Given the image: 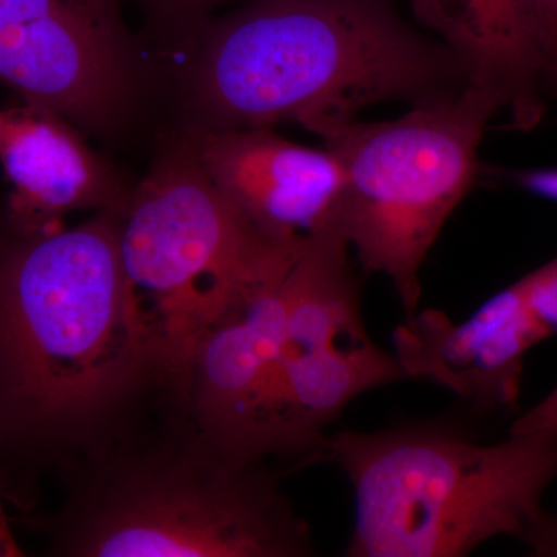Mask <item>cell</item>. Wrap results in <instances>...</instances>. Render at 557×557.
<instances>
[{"label":"cell","instance_id":"7c38bea8","mask_svg":"<svg viewBox=\"0 0 557 557\" xmlns=\"http://www.w3.org/2000/svg\"><path fill=\"white\" fill-rule=\"evenodd\" d=\"M417 21L458 58L471 86L490 91L511 127L534 129L544 116L545 73L527 0H410Z\"/></svg>","mask_w":557,"mask_h":557},{"label":"cell","instance_id":"ac0fdd59","mask_svg":"<svg viewBox=\"0 0 557 557\" xmlns=\"http://www.w3.org/2000/svg\"><path fill=\"white\" fill-rule=\"evenodd\" d=\"M553 84H555V86L557 87V79H556V81H555V83H553Z\"/></svg>","mask_w":557,"mask_h":557},{"label":"cell","instance_id":"4fadbf2b","mask_svg":"<svg viewBox=\"0 0 557 557\" xmlns=\"http://www.w3.org/2000/svg\"><path fill=\"white\" fill-rule=\"evenodd\" d=\"M527 10L545 83L553 84L557 79V0H527Z\"/></svg>","mask_w":557,"mask_h":557},{"label":"cell","instance_id":"8992f818","mask_svg":"<svg viewBox=\"0 0 557 557\" xmlns=\"http://www.w3.org/2000/svg\"><path fill=\"white\" fill-rule=\"evenodd\" d=\"M67 548L86 557H299L310 528L256 461L146 458L79 509Z\"/></svg>","mask_w":557,"mask_h":557},{"label":"cell","instance_id":"7a4b0ae2","mask_svg":"<svg viewBox=\"0 0 557 557\" xmlns=\"http://www.w3.org/2000/svg\"><path fill=\"white\" fill-rule=\"evenodd\" d=\"M119 211L22 234L0 255V410L27 431L100 416L150 368L121 262Z\"/></svg>","mask_w":557,"mask_h":557},{"label":"cell","instance_id":"52a82bcc","mask_svg":"<svg viewBox=\"0 0 557 557\" xmlns=\"http://www.w3.org/2000/svg\"><path fill=\"white\" fill-rule=\"evenodd\" d=\"M0 84L84 129L119 126L138 84L121 0H0Z\"/></svg>","mask_w":557,"mask_h":557},{"label":"cell","instance_id":"9c48e42d","mask_svg":"<svg viewBox=\"0 0 557 557\" xmlns=\"http://www.w3.org/2000/svg\"><path fill=\"white\" fill-rule=\"evenodd\" d=\"M285 278L231 306L201 336L182 387L211 446L262 457V426L285 333Z\"/></svg>","mask_w":557,"mask_h":557},{"label":"cell","instance_id":"2e32d148","mask_svg":"<svg viewBox=\"0 0 557 557\" xmlns=\"http://www.w3.org/2000/svg\"><path fill=\"white\" fill-rule=\"evenodd\" d=\"M516 180L534 196L557 201V170L522 171L516 175Z\"/></svg>","mask_w":557,"mask_h":557},{"label":"cell","instance_id":"e0dca14e","mask_svg":"<svg viewBox=\"0 0 557 557\" xmlns=\"http://www.w3.org/2000/svg\"><path fill=\"white\" fill-rule=\"evenodd\" d=\"M20 556H22L20 545L14 541L9 520H7L5 511L2 508V502H0V557Z\"/></svg>","mask_w":557,"mask_h":557},{"label":"cell","instance_id":"6da1fadb","mask_svg":"<svg viewBox=\"0 0 557 557\" xmlns=\"http://www.w3.org/2000/svg\"><path fill=\"white\" fill-rule=\"evenodd\" d=\"M197 32L190 134L355 119L379 102L417 106L469 86L456 54L409 27L395 0H245Z\"/></svg>","mask_w":557,"mask_h":557},{"label":"cell","instance_id":"5b68a950","mask_svg":"<svg viewBox=\"0 0 557 557\" xmlns=\"http://www.w3.org/2000/svg\"><path fill=\"white\" fill-rule=\"evenodd\" d=\"M498 110L493 94L469 84L394 121L302 124L343 166L336 219L350 247L366 270L391 278L408 317L420 304L424 259L474 182L479 146Z\"/></svg>","mask_w":557,"mask_h":557},{"label":"cell","instance_id":"ba28073f","mask_svg":"<svg viewBox=\"0 0 557 557\" xmlns=\"http://www.w3.org/2000/svg\"><path fill=\"white\" fill-rule=\"evenodd\" d=\"M549 338L520 277L460 324L438 310L409 314L395 329L394 355L406 379L432 381L494 410L516 406L527 354Z\"/></svg>","mask_w":557,"mask_h":557},{"label":"cell","instance_id":"277c9868","mask_svg":"<svg viewBox=\"0 0 557 557\" xmlns=\"http://www.w3.org/2000/svg\"><path fill=\"white\" fill-rule=\"evenodd\" d=\"M121 262L150 368L182 386L220 314L284 281L306 247L267 236L174 143L119 211Z\"/></svg>","mask_w":557,"mask_h":557},{"label":"cell","instance_id":"8fae6325","mask_svg":"<svg viewBox=\"0 0 557 557\" xmlns=\"http://www.w3.org/2000/svg\"><path fill=\"white\" fill-rule=\"evenodd\" d=\"M0 163L21 234L61 228L78 209L119 211L131 194L70 121L36 106L0 112Z\"/></svg>","mask_w":557,"mask_h":557},{"label":"cell","instance_id":"9a60e30c","mask_svg":"<svg viewBox=\"0 0 557 557\" xmlns=\"http://www.w3.org/2000/svg\"><path fill=\"white\" fill-rule=\"evenodd\" d=\"M528 432L557 434V386L539 405L516 418L509 429V434H528Z\"/></svg>","mask_w":557,"mask_h":557},{"label":"cell","instance_id":"30bf717a","mask_svg":"<svg viewBox=\"0 0 557 557\" xmlns=\"http://www.w3.org/2000/svg\"><path fill=\"white\" fill-rule=\"evenodd\" d=\"M189 139L209 178L267 236L304 242L336 218L346 178L329 149L296 145L270 127Z\"/></svg>","mask_w":557,"mask_h":557},{"label":"cell","instance_id":"5bb4252c","mask_svg":"<svg viewBox=\"0 0 557 557\" xmlns=\"http://www.w3.org/2000/svg\"><path fill=\"white\" fill-rule=\"evenodd\" d=\"M233 0H143L157 21L182 28H199L208 21V14L222 3Z\"/></svg>","mask_w":557,"mask_h":557},{"label":"cell","instance_id":"3957f363","mask_svg":"<svg viewBox=\"0 0 557 557\" xmlns=\"http://www.w3.org/2000/svg\"><path fill=\"white\" fill-rule=\"evenodd\" d=\"M324 456L357 500L348 557H460L498 536L557 556V512L542 507L557 479L553 432L479 445L445 428L343 431Z\"/></svg>","mask_w":557,"mask_h":557}]
</instances>
